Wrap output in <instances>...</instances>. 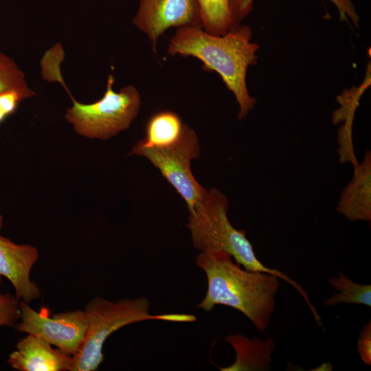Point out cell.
<instances>
[{
  "label": "cell",
  "instance_id": "6da1fadb",
  "mask_svg": "<svg viewBox=\"0 0 371 371\" xmlns=\"http://www.w3.org/2000/svg\"><path fill=\"white\" fill-rule=\"evenodd\" d=\"M223 250L201 251L196 265L207 277V289L197 308L211 311L221 304L244 314L260 332H265L276 309L278 277L243 269Z\"/></svg>",
  "mask_w": 371,
  "mask_h": 371
},
{
  "label": "cell",
  "instance_id": "7a4b0ae2",
  "mask_svg": "<svg viewBox=\"0 0 371 371\" xmlns=\"http://www.w3.org/2000/svg\"><path fill=\"white\" fill-rule=\"evenodd\" d=\"M251 40L247 26L236 24L223 35L211 34L199 25L186 26L179 27L170 40L168 53L195 57L207 70L217 72L234 94L239 105L238 118L241 120L256 104L246 84L247 69L256 63L259 48Z\"/></svg>",
  "mask_w": 371,
  "mask_h": 371
},
{
  "label": "cell",
  "instance_id": "3957f363",
  "mask_svg": "<svg viewBox=\"0 0 371 371\" xmlns=\"http://www.w3.org/2000/svg\"><path fill=\"white\" fill-rule=\"evenodd\" d=\"M227 210L228 201L224 194L216 188L207 190L202 200L189 212L187 227L194 247L201 252L225 251L247 270L275 275L294 287L311 305L308 294L302 286L284 273L269 268L258 260L245 232L234 228L230 223Z\"/></svg>",
  "mask_w": 371,
  "mask_h": 371
},
{
  "label": "cell",
  "instance_id": "277c9868",
  "mask_svg": "<svg viewBox=\"0 0 371 371\" xmlns=\"http://www.w3.org/2000/svg\"><path fill=\"white\" fill-rule=\"evenodd\" d=\"M150 302L145 297L123 298L116 302L95 297L85 306L84 311L89 323L82 344L72 357L69 371H94L104 360L103 346L115 331L128 324L145 320L175 322L196 321L194 315L179 313L151 315Z\"/></svg>",
  "mask_w": 371,
  "mask_h": 371
},
{
  "label": "cell",
  "instance_id": "5b68a950",
  "mask_svg": "<svg viewBox=\"0 0 371 371\" xmlns=\"http://www.w3.org/2000/svg\"><path fill=\"white\" fill-rule=\"evenodd\" d=\"M114 81L110 74L104 96L94 103H80L71 97L73 106L65 117L78 134L106 140L126 130L136 117L141 106L138 91L128 85L117 93L113 89Z\"/></svg>",
  "mask_w": 371,
  "mask_h": 371
},
{
  "label": "cell",
  "instance_id": "8992f818",
  "mask_svg": "<svg viewBox=\"0 0 371 371\" xmlns=\"http://www.w3.org/2000/svg\"><path fill=\"white\" fill-rule=\"evenodd\" d=\"M199 153L197 135L186 126L181 137L175 143L132 150L129 155L146 157L181 195L191 212L207 192L195 179L191 170V161L198 158Z\"/></svg>",
  "mask_w": 371,
  "mask_h": 371
},
{
  "label": "cell",
  "instance_id": "52a82bcc",
  "mask_svg": "<svg viewBox=\"0 0 371 371\" xmlns=\"http://www.w3.org/2000/svg\"><path fill=\"white\" fill-rule=\"evenodd\" d=\"M19 308L21 318L15 330L37 336L72 357L78 352L89 323L85 311L57 313L49 317L47 313L36 311L23 300Z\"/></svg>",
  "mask_w": 371,
  "mask_h": 371
},
{
  "label": "cell",
  "instance_id": "ba28073f",
  "mask_svg": "<svg viewBox=\"0 0 371 371\" xmlns=\"http://www.w3.org/2000/svg\"><path fill=\"white\" fill-rule=\"evenodd\" d=\"M134 24L150 38L155 52L158 38L172 27L201 26L197 0H139Z\"/></svg>",
  "mask_w": 371,
  "mask_h": 371
},
{
  "label": "cell",
  "instance_id": "9c48e42d",
  "mask_svg": "<svg viewBox=\"0 0 371 371\" xmlns=\"http://www.w3.org/2000/svg\"><path fill=\"white\" fill-rule=\"evenodd\" d=\"M38 258L31 245H18L0 236V282L2 276L12 283L15 296L30 304L41 297V289L30 280V272Z\"/></svg>",
  "mask_w": 371,
  "mask_h": 371
},
{
  "label": "cell",
  "instance_id": "30bf717a",
  "mask_svg": "<svg viewBox=\"0 0 371 371\" xmlns=\"http://www.w3.org/2000/svg\"><path fill=\"white\" fill-rule=\"evenodd\" d=\"M52 346L43 339L27 334L18 341L8 363L19 371L70 370L72 356Z\"/></svg>",
  "mask_w": 371,
  "mask_h": 371
},
{
  "label": "cell",
  "instance_id": "8fae6325",
  "mask_svg": "<svg viewBox=\"0 0 371 371\" xmlns=\"http://www.w3.org/2000/svg\"><path fill=\"white\" fill-rule=\"evenodd\" d=\"M350 181L341 192L336 210L350 221H371V152L355 165Z\"/></svg>",
  "mask_w": 371,
  "mask_h": 371
},
{
  "label": "cell",
  "instance_id": "7c38bea8",
  "mask_svg": "<svg viewBox=\"0 0 371 371\" xmlns=\"http://www.w3.org/2000/svg\"><path fill=\"white\" fill-rule=\"evenodd\" d=\"M225 341L229 343L236 353L234 362L219 369L221 371H266L271 370V355L276 349L273 338L262 340L256 337L250 339L240 334L229 335Z\"/></svg>",
  "mask_w": 371,
  "mask_h": 371
},
{
  "label": "cell",
  "instance_id": "4fadbf2b",
  "mask_svg": "<svg viewBox=\"0 0 371 371\" xmlns=\"http://www.w3.org/2000/svg\"><path fill=\"white\" fill-rule=\"evenodd\" d=\"M201 25L211 34L223 35L251 9L248 0H197Z\"/></svg>",
  "mask_w": 371,
  "mask_h": 371
},
{
  "label": "cell",
  "instance_id": "5bb4252c",
  "mask_svg": "<svg viewBox=\"0 0 371 371\" xmlns=\"http://www.w3.org/2000/svg\"><path fill=\"white\" fill-rule=\"evenodd\" d=\"M186 126L177 113L170 111L157 112L147 122L144 138L132 150L172 144L181 137Z\"/></svg>",
  "mask_w": 371,
  "mask_h": 371
},
{
  "label": "cell",
  "instance_id": "9a60e30c",
  "mask_svg": "<svg viewBox=\"0 0 371 371\" xmlns=\"http://www.w3.org/2000/svg\"><path fill=\"white\" fill-rule=\"evenodd\" d=\"M364 85L340 95L338 98L340 108L335 111L333 115L334 124L345 121V124L338 131L337 137L339 144L337 153L341 161H352L356 157L352 142V122L355 111L359 105V98L368 86Z\"/></svg>",
  "mask_w": 371,
  "mask_h": 371
},
{
  "label": "cell",
  "instance_id": "2e32d148",
  "mask_svg": "<svg viewBox=\"0 0 371 371\" xmlns=\"http://www.w3.org/2000/svg\"><path fill=\"white\" fill-rule=\"evenodd\" d=\"M329 284L339 293H335L326 299L324 304L328 307L339 304H357L371 307V285L354 282L341 271L338 278L328 280Z\"/></svg>",
  "mask_w": 371,
  "mask_h": 371
},
{
  "label": "cell",
  "instance_id": "e0dca14e",
  "mask_svg": "<svg viewBox=\"0 0 371 371\" xmlns=\"http://www.w3.org/2000/svg\"><path fill=\"white\" fill-rule=\"evenodd\" d=\"M17 91L27 98L34 93L27 87L24 73L14 61L0 51V95Z\"/></svg>",
  "mask_w": 371,
  "mask_h": 371
},
{
  "label": "cell",
  "instance_id": "ac0fdd59",
  "mask_svg": "<svg viewBox=\"0 0 371 371\" xmlns=\"http://www.w3.org/2000/svg\"><path fill=\"white\" fill-rule=\"evenodd\" d=\"M20 300L11 293H0V327H14L21 318Z\"/></svg>",
  "mask_w": 371,
  "mask_h": 371
},
{
  "label": "cell",
  "instance_id": "d6986e66",
  "mask_svg": "<svg viewBox=\"0 0 371 371\" xmlns=\"http://www.w3.org/2000/svg\"><path fill=\"white\" fill-rule=\"evenodd\" d=\"M357 349L363 362L371 365V322L369 321L361 329L358 341Z\"/></svg>",
  "mask_w": 371,
  "mask_h": 371
},
{
  "label": "cell",
  "instance_id": "ffe728a7",
  "mask_svg": "<svg viewBox=\"0 0 371 371\" xmlns=\"http://www.w3.org/2000/svg\"><path fill=\"white\" fill-rule=\"evenodd\" d=\"M26 96L17 91H9L0 95V109L8 115L12 113L17 104Z\"/></svg>",
  "mask_w": 371,
  "mask_h": 371
},
{
  "label": "cell",
  "instance_id": "44dd1931",
  "mask_svg": "<svg viewBox=\"0 0 371 371\" xmlns=\"http://www.w3.org/2000/svg\"><path fill=\"white\" fill-rule=\"evenodd\" d=\"M337 8L341 19H350L357 26L359 21V16L356 12L352 0H330Z\"/></svg>",
  "mask_w": 371,
  "mask_h": 371
},
{
  "label": "cell",
  "instance_id": "7402d4cb",
  "mask_svg": "<svg viewBox=\"0 0 371 371\" xmlns=\"http://www.w3.org/2000/svg\"><path fill=\"white\" fill-rule=\"evenodd\" d=\"M333 365L331 364V363H329V362H326V363H322L320 366L315 368V369H311L310 370H313V371H326V370H333Z\"/></svg>",
  "mask_w": 371,
  "mask_h": 371
},
{
  "label": "cell",
  "instance_id": "603a6c76",
  "mask_svg": "<svg viewBox=\"0 0 371 371\" xmlns=\"http://www.w3.org/2000/svg\"><path fill=\"white\" fill-rule=\"evenodd\" d=\"M6 116V115L3 113V111L0 109V122L3 120V118Z\"/></svg>",
  "mask_w": 371,
  "mask_h": 371
},
{
  "label": "cell",
  "instance_id": "cb8c5ba5",
  "mask_svg": "<svg viewBox=\"0 0 371 371\" xmlns=\"http://www.w3.org/2000/svg\"><path fill=\"white\" fill-rule=\"evenodd\" d=\"M3 216L0 214V229L3 227Z\"/></svg>",
  "mask_w": 371,
  "mask_h": 371
},
{
  "label": "cell",
  "instance_id": "d4e9b609",
  "mask_svg": "<svg viewBox=\"0 0 371 371\" xmlns=\"http://www.w3.org/2000/svg\"><path fill=\"white\" fill-rule=\"evenodd\" d=\"M249 1H250L251 3H252V0H249Z\"/></svg>",
  "mask_w": 371,
  "mask_h": 371
}]
</instances>
